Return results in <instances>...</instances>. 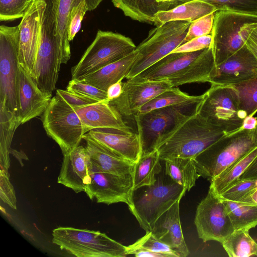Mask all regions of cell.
Returning <instances> with one entry per match:
<instances>
[{
	"label": "cell",
	"mask_w": 257,
	"mask_h": 257,
	"mask_svg": "<svg viewBox=\"0 0 257 257\" xmlns=\"http://www.w3.org/2000/svg\"><path fill=\"white\" fill-rule=\"evenodd\" d=\"M215 66L211 47L191 52L171 53L132 79L170 82L172 87L210 82Z\"/></svg>",
	"instance_id": "cell-1"
},
{
	"label": "cell",
	"mask_w": 257,
	"mask_h": 257,
	"mask_svg": "<svg viewBox=\"0 0 257 257\" xmlns=\"http://www.w3.org/2000/svg\"><path fill=\"white\" fill-rule=\"evenodd\" d=\"M226 134L198 111L163 135L154 149L161 161L175 158L194 159Z\"/></svg>",
	"instance_id": "cell-2"
},
{
	"label": "cell",
	"mask_w": 257,
	"mask_h": 257,
	"mask_svg": "<svg viewBox=\"0 0 257 257\" xmlns=\"http://www.w3.org/2000/svg\"><path fill=\"white\" fill-rule=\"evenodd\" d=\"M257 147V131L239 129L226 134L193 160L199 175L210 182Z\"/></svg>",
	"instance_id": "cell-3"
},
{
	"label": "cell",
	"mask_w": 257,
	"mask_h": 257,
	"mask_svg": "<svg viewBox=\"0 0 257 257\" xmlns=\"http://www.w3.org/2000/svg\"><path fill=\"white\" fill-rule=\"evenodd\" d=\"M142 191L134 192L133 204L128 207L140 226L151 231L157 220L184 196L187 189L175 182L164 170L157 175V180Z\"/></svg>",
	"instance_id": "cell-4"
},
{
	"label": "cell",
	"mask_w": 257,
	"mask_h": 257,
	"mask_svg": "<svg viewBox=\"0 0 257 257\" xmlns=\"http://www.w3.org/2000/svg\"><path fill=\"white\" fill-rule=\"evenodd\" d=\"M204 96L203 94L188 101L135 115L142 154L154 150L157 142L163 135L198 111Z\"/></svg>",
	"instance_id": "cell-5"
},
{
	"label": "cell",
	"mask_w": 257,
	"mask_h": 257,
	"mask_svg": "<svg viewBox=\"0 0 257 257\" xmlns=\"http://www.w3.org/2000/svg\"><path fill=\"white\" fill-rule=\"evenodd\" d=\"M191 23L175 21L156 26L136 50L138 55L125 78L136 76L184 43Z\"/></svg>",
	"instance_id": "cell-6"
},
{
	"label": "cell",
	"mask_w": 257,
	"mask_h": 257,
	"mask_svg": "<svg viewBox=\"0 0 257 257\" xmlns=\"http://www.w3.org/2000/svg\"><path fill=\"white\" fill-rule=\"evenodd\" d=\"M52 242L77 257H125L126 246L105 233L87 229L59 227L53 230Z\"/></svg>",
	"instance_id": "cell-7"
},
{
	"label": "cell",
	"mask_w": 257,
	"mask_h": 257,
	"mask_svg": "<svg viewBox=\"0 0 257 257\" xmlns=\"http://www.w3.org/2000/svg\"><path fill=\"white\" fill-rule=\"evenodd\" d=\"M43 127L47 135L59 145L63 155L79 145L88 130L71 105L56 95L42 115Z\"/></svg>",
	"instance_id": "cell-8"
},
{
	"label": "cell",
	"mask_w": 257,
	"mask_h": 257,
	"mask_svg": "<svg viewBox=\"0 0 257 257\" xmlns=\"http://www.w3.org/2000/svg\"><path fill=\"white\" fill-rule=\"evenodd\" d=\"M256 26L257 15L216 11L211 46L215 66L223 63L244 45L247 34Z\"/></svg>",
	"instance_id": "cell-9"
},
{
	"label": "cell",
	"mask_w": 257,
	"mask_h": 257,
	"mask_svg": "<svg viewBox=\"0 0 257 257\" xmlns=\"http://www.w3.org/2000/svg\"><path fill=\"white\" fill-rule=\"evenodd\" d=\"M137 46L120 34L98 30L78 63L72 67V79H79L131 54Z\"/></svg>",
	"instance_id": "cell-10"
},
{
	"label": "cell",
	"mask_w": 257,
	"mask_h": 257,
	"mask_svg": "<svg viewBox=\"0 0 257 257\" xmlns=\"http://www.w3.org/2000/svg\"><path fill=\"white\" fill-rule=\"evenodd\" d=\"M204 95L200 114L227 134L240 129L246 115L240 109L237 93L232 85L211 84Z\"/></svg>",
	"instance_id": "cell-11"
},
{
	"label": "cell",
	"mask_w": 257,
	"mask_h": 257,
	"mask_svg": "<svg viewBox=\"0 0 257 257\" xmlns=\"http://www.w3.org/2000/svg\"><path fill=\"white\" fill-rule=\"evenodd\" d=\"M194 224L199 238L204 242L221 243L235 230L223 200L210 187L197 207Z\"/></svg>",
	"instance_id": "cell-12"
},
{
	"label": "cell",
	"mask_w": 257,
	"mask_h": 257,
	"mask_svg": "<svg viewBox=\"0 0 257 257\" xmlns=\"http://www.w3.org/2000/svg\"><path fill=\"white\" fill-rule=\"evenodd\" d=\"M19 26H0V103L18 116L16 83L18 68Z\"/></svg>",
	"instance_id": "cell-13"
},
{
	"label": "cell",
	"mask_w": 257,
	"mask_h": 257,
	"mask_svg": "<svg viewBox=\"0 0 257 257\" xmlns=\"http://www.w3.org/2000/svg\"><path fill=\"white\" fill-rule=\"evenodd\" d=\"M84 192L91 200L107 205L118 202L133 204L134 175H117L105 172H90Z\"/></svg>",
	"instance_id": "cell-14"
},
{
	"label": "cell",
	"mask_w": 257,
	"mask_h": 257,
	"mask_svg": "<svg viewBox=\"0 0 257 257\" xmlns=\"http://www.w3.org/2000/svg\"><path fill=\"white\" fill-rule=\"evenodd\" d=\"M46 3L42 26L52 42L59 49L62 63L66 64L71 57L68 38V24L71 11L83 1L95 10L103 0H43Z\"/></svg>",
	"instance_id": "cell-15"
},
{
	"label": "cell",
	"mask_w": 257,
	"mask_h": 257,
	"mask_svg": "<svg viewBox=\"0 0 257 257\" xmlns=\"http://www.w3.org/2000/svg\"><path fill=\"white\" fill-rule=\"evenodd\" d=\"M46 3L34 0L19 24V64L33 78Z\"/></svg>",
	"instance_id": "cell-16"
},
{
	"label": "cell",
	"mask_w": 257,
	"mask_h": 257,
	"mask_svg": "<svg viewBox=\"0 0 257 257\" xmlns=\"http://www.w3.org/2000/svg\"><path fill=\"white\" fill-rule=\"evenodd\" d=\"M172 87L166 80L137 81L127 79L123 83L121 95L109 102L122 118L134 117L142 106Z\"/></svg>",
	"instance_id": "cell-17"
},
{
	"label": "cell",
	"mask_w": 257,
	"mask_h": 257,
	"mask_svg": "<svg viewBox=\"0 0 257 257\" xmlns=\"http://www.w3.org/2000/svg\"><path fill=\"white\" fill-rule=\"evenodd\" d=\"M16 97L18 117L22 124L42 115L52 98V95L41 90L34 78L19 64Z\"/></svg>",
	"instance_id": "cell-18"
},
{
	"label": "cell",
	"mask_w": 257,
	"mask_h": 257,
	"mask_svg": "<svg viewBox=\"0 0 257 257\" xmlns=\"http://www.w3.org/2000/svg\"><path fill=\"white\" fill-rule=\"evenodd\" d=\"M62 64V57L59 49L42 26L33 78L44 92L52 95Z\"/></svg>",
	"instance_id": "cell-19"
},
{
	"label": "cell",
	"mask_w": 257,
	"mask_h": 257,
	"mask_svg": "<svg viewBox=\"0 0 257 257\" xmlns=\"http://www.w3.org/2000/svg\"><path fill=\"white\" fill-rule=\"evenodd\" d=\"M257 75V59L245 44L223 63L215 66L211 84H233Z\"/></svg>",
	"instance_id": "cell-20"
},
{
	"label": "cell",
	"mask_w": 257,
	"mask_h": 257,
	"mask_svg": "<svg viewBox=\"0 0 257 257\" xmlns=\"http://www.w3.org/2000/svg\"><path fill=\"white\" fill-rule=\"evenodd\" d=\"M108 150L125 160L136 163L142 155V146L138 133H126L107 128H96L88 133Z\"/></svg>",
	"instance_id": "cell-21"
},
{
	"label": "cell",
	"mask_w": 257,
	"mask_h": 257,
	"mask_svg": "<svg viewBox=\"0 0 257 257\" xmlns=\"http://www.w3.org/2000/svg\"><path fill=\"white\" fill-rule=\"evenodd\" d=\"M82 139L90 158V172H105L117 175L134 173L136 163L121 158L103 147L88 133Z\"/></svg>",
	"instance_id": "cell-22"
},
{
	"label": "cell",
	"mask_w": 257,
	"mask_h": 257,
	"mask_svg": "<svg viewBox=\"0 0 257 257\" xmlns=\"http://www.w3.org/2000/svg\"><path fill=\"white\" fill-rule=\"evenodd\" d=\"M90 173V158L85 147L79 145L63 156L57 182L75 193L84 191Z\"/></svg>",
	"instance_id": "cell-23"
},
{
	"label": "cell",
	"mask_w": 257,
	"mask_h": 257,
	"mask_svg": "<svg viewBox=\"0 0 257 257\" xmlns=\"http://www.w3.org/2000/svg\"><path fill=\"white\" fill-rule=\"evenodd\" d=\"M76 112L88 132L96 128H107L132 133L134 131L126 124L121 115L108 100L76 107Z\"/></svg>",
	"instance_id": "cell-24"
},
{
	"label": "cell",
	"mask_w": 257,
	"mask_h": 257,
	"mask_svg": "<svg viewBox=\"0 0 257 257\" xmlns=\"http://www.w3.org/2000/svg\"><path fill=\"white\" fill-rule=\"evenodd\" d=\"M180 200H178L161 216L151 231L160 240L176 250L180 257H186L190 251L182 230L180 218Z\"/></svg>",
	"instance_id": "cell-25"
},
{
	"label": "cell",
	"mask_w": 257,
	"mask_h": 257,
	"mask_svg": "<svg viewBox=\"0 0 257 257\" xmlns=\"http://www.w3.org/2000/svg\"><path fill=\"white\" fill-rule=\"evenodd\" d=\"M137 55L138 51L136 49L126 57L77 80L83 81L106 91L110 85L121 81L126 77Z\"/></svg>",
	"instance_id": "cell-26"
},
{
	"label": "cell",
	"mask_w": 257,
	"mask_h": 257,
	"mask_svg": "<svg viewBox=\"0 0 257 257\" xmlns=\"http://www.w3.org/2000/svg\"><path fill=\"white\" fill-rule=\"evenodd\" d=\"M217 11L210 4L202 0H191L178 5L171 9L161 11L155 16L156 26L175 21L192 23L196 20Z\"/></svg>",
	"instance_id": "cell-27"
},
{
	"label": "cell",
	"mask_w": 257,
	"mask_h": 257,
	"mask_svg": "<svg viewBox=\"0 0 257 257\" xmlns=\"http://www.w3.org/2000/svg\"><path fill=\"white\" fill-rule=\"evenodd\" d=\"M114 7L133 20L154 24L159 12L175 7L171 3H159L156 0H111Z\"/></svg>",
	"instance_id": "cell-28"
},
{
	"label": "cell",
	"mask_w": 257,
	"mask_h": 257,
	"mask_svg": "<svg viewBox=\"0 0 257 257\" xmlns=\"http://www.w3.org/2000/svg\"><path fill=\"white\" fill-rule=\"evenodd\" d=\"M20 124L16 114L0 103V171L9 172L10 147L14 133Z\"/></svg>",
	"instance_id": "cell-29"
},
{
	"label": "cell",
	"mask_w": 257,
	"mask_h": 257,
	"mask_svg": "<svg viewBox=\"0 0 257 257\" xmlns=\"http://www.w3.org/2000/svg\"><path fill=\"white\" fill-rule=\"evenodd\" d=\"M159 153L156 149L142 154L136 163L134 173V189L153 185L157 175L162 171Z\"/></svg>",
	"instance_id": "cell-30"
},
{
	"label": "cell",
	"mask_w": 257,
	"mask_h": 257,
	"mask_svg": "<svg viewBox=\"0 0 257 257\" xmlns=\"http://www.w3.org/2000/svg\"><path fill=\"white\" fill-rule=\"evenodd\" d=\"M164 162L165 174L188 191L200 176L192 159L175 158L167 159Z\"/></svg>",
	"instance_id": "cell-31"
},
{
	"label": "cell",
	"mask_w": 257,
	"mask_h": 257,
	"mask_svg": "<svg viewBox=\"0 0 257 257\" xmlns=\"http://www.w3.org/2000/svg\"><path fill=\"white\" fill-rule=\"evenodd\" d=\"M257 157V147L210 181V188L217 195L235 183Z\"/></svg>",
	"instance_id": "cell-32"
},
{
	"label": "cell",
	"mask_w": 257,
	"mask_h": 257,
	"mask_svg": "<svg viewBox=\"0 0 257 257\" xmlns=\"http://www.w3.org/2000/svg\"><path fill=\"white\" fill-rule=\"evenodd\" d=\"M249 230L235 229L222 243L230 257L257 255V242L248 233Z\"/></svg>",
	"instance_id": "cell-33"
},
{
	"label": "cell",
	"mask_w": 257,
	"mask_h": 257,
	"mask_svg": "<svg viewBox=\"0 0 257 257\" xmlns=\"http://www.w3.org/2000/svg\"><path fill=\"white\" fill-rule=\"evenodd\" d=\"M223 200L235 229L249 230L257 225V204Z\"/></svg>",
	"instance_id": "cell-34"
},
{
	"label": "cell",
	"mask_w": 257,
	"mask_h": 257,
	"mask_svg": "<svg viewBox=\"0 0 257 257\" xmlns=\"http://www.w3.org/2000/svg\"><path fill=\"white\" fill-rule=\"evenodd\" d=\"M237 93L240 109L247 116L257 112V75L240 83L231 84Z\"/></svg>",
	"instance_id": "cell-35"
},
{
	"label": "cell",
	"mask_w": 257,
	"mask_h": 257,
	"mask_svg": "<svg viewBox=\"0 0 257 257\" xmlns=\"http://www.w3.org/2000/svg\"><path fill=\"white\" fill-rule=\"evenodd\" d=\"M197 96L189 95L178 88L172 87L157 95L144 104L139 109L136 114L188 101L196 98Z\"/></svg>",
	"instance_id": "cell-36"
},
{
	"label": "cell",
	"mask_w": 257,
	"mask_h": 257,
	"mask_svg": "<svg viewBox=\"0 0 257 257\" xmlns=\"http://www.w3.org/2000/svg\"><path fill=\"white\" fill-rule=\"evenodd\" d=\"M223 11L257 15V0H202Z\"/></svg>",
	"instance_id": "cell-37"
},
{
	"label": "cell",
	"mask_w": 257,
	"mask_h": 257,
	"mask_svg": "<svg viewBox=\"0 0 257 257\" xmlns=\"http://www.w3.org/2000/svg\"><path fill=\"white\" fill-rule=\"evenodd\" d=\"M34 0H0V21L23 18Z\"/></svg>",
	"instance_id": "cell-38"
},
{
	"label": "cell",
	"mask_w": 257,
	"mask_h": 257,
	"mask_svg": "<svg viewBox=\"0 0 257 257\" xmlns=\"http://www.w3.org/2000/svg\"><path fill=\"white\" fill-rule=\"evenodd\" d=\"M256 188L257 178L240 179L223 192L219 196L224 200L242 202Z\"/></svg>",
	"instance_id": "cell-39"
},
{
	"label": "cell",
	"mask_w": 257,
	"mask_h": 257,
	"mask_svg": "<svg viewBox=\"0 0 257 257\" xmlns=\"http://www.w3.org/2000/svg\"><path fill=\"white\" fill-rule=\"evenodd\" d=\"M150 251L163 253L167 257H180L179 254L168 244L157 238L152 231L146 232L144 236L132 244Z\"/></svg>",
	"instance_id": "cell-40"
},
{
	"label": "cell",
	"mask_w": 257,
	"mask_h": 257,
	"mask_svg": "<svg viewBox=\"0 0 257 257\" xmlns=\"http://www.w3.org/2000/svg\"><path fill=\"white\" fill-rule=\"evenodd\" d=\"M66 90L99 101L108 100L106 91L82 80L71 79L66 87Z\"/></svg>",
	"instance_id": "cell-41"
},
{
	"label": "cell",
	"mask_w": 257,
	"mask_h": 257,
	"mask_svg": "<svg viewBox=\"0 0 257 257\" xmlns=\"http://www.w3.org/2000/svg\"><path fill=\"white\" fill-rule=\"evenodd\" d=\"M92 6L86 1H83L74 7L70 13L68 24V38L72 41L81 29V22L87 11L94 10Z\"/></svg>",
	"instance_id": "cell-42"
},
{
	"label": "cell",
	"mask_w": 257,
	"mask_h": 257,
	"mask_svg": "<svg viewBox=\"0 0 257 257\" xmlns=\"http://www.w3.org/2000/svg\"><path fill=\"white\" fill-rule=\"evenodd\" d=\"M215 13L207 15L191 23L184 43L194 38L211 34Z\"/></svg>",
	"instance_id": "cell-43"
},
{
	"label": "cell",
	"mask_w": 257,
	"mask_h": 257,
	"mask_svg": "<svg viewBox=\"0 0 257 257\" xmlns=\"http://www.w3.org/2000/svg\"><path fill=\"white\" fill-rule=\"evenodd\" d=\"M0 197L11 208L17 209V199L13 186L10 181L9 172L0 171Z\"/></svg>",
	"instance_id": "cell-44"
},
{
	"label": "cell",
	"mask_w": 257,
	"mask_h": 257,
	"mask_svg": "<svg viewBox=\"0 0 257 257\" xmlns=\"http://www.w3.org/2000/svg\"><path fill=\"white\" fill-rule=\"evenodd\" d=\"M211 43L212 36L210 34L194 38L180 45L172 53L191 52L199 51L211 47Z\"/></svg>",
	"instance_id": "cell-45"
},
{
	"label": "cell",
	"mask_w": 257,
	"mask_h": 257,
	"mask_svg": "<svg viewBox=\"0 0 257 257\" xmlns=\"http://www.w3.org/2000/svg\"><path fill=\"white\" fill-rule=\"evenodd\" d=\"M56 95L60 97L69 104L76 107L84 106L99 102L97 100L70 92L67 90L57 89Z\"/></svg>",
	"instance_id": "cell-46"
},
{
	"label": "cell",
	"mask_w": 257,
	"mask_h": 257,
	"mask_svg": "<svg viewBox=\"0 0 257 257\" xmlns=\"http://www.w3.org/2000/svg\"><path fill=\"white\" fill-rule=\"evenodd\" d=\"M126 253L127 255L133 254L137 257H167L163 253L135 247L132 244L126 246Z\"/></svg>",
	"instance_id": "cell-47"
},
{
	"label": "cell",
	"mask_w": 257,
	"mask_h": 257,
	"mask_svg": "<svg viewBox=\"0 0 257 257\" xmlns=\"http://www.w3.org/2000/svg\"><path fill=\"white\" fill-rule=\"evenodd\" d=\"M245 44L257 59V26L247 34Z\"/></svg>",
	"instance_id": "cell-48"
},
{
	"label": "cell",
	"mask_w": 257,
	"mask_h": 257,
	"mask_svg": "<svg viewBox=\"0 0 257 257\" xmlns=\"http://www.w3.org/2000/svg\"><path fill=\"white\" fill-rule=\"evenodd\" d=\"M122 84L121 81L115 83L110 85L107 89L106 92L107 100L109 101L118 97L122 91Z\"/></svg>",
	"instance_id": "cell-49"
},
{
	"label": "cell",
	"mask_w": 257,
	"mask_h": 257,
	"mask_svg": "<svg viewBox=\"0 0 257 257\" xmlns=\"http://www.w3.org/2000/svg\"><path fill=\"white\" fill-rule=\"evenodd\" d=\"M257 178V157L240 177L239 180Z\"/></svg>",
	"instance_id": "cell-50"
},
{
	"label": "cell",
	"mask_w": 257,
	"mask_h": 257,
	"mask_svg": "<svg viewBox=\"0 0 257 257\" xmlns=\"http://www.w3.org/2000/svg\"><path fill=\"white\" fill-rule=\"evenodd\" d=\"M257 119L253 116L246 117L243 122L241 129L252 130L256 127Z\"/></svg>",
	"instance_id": "cell-51"
},
{
	"label": "cell",
	"mask_w": 257,
	"mask_h": 257,
	"mask_svg": "<svg viewBox=\"0 0 257 257\" xmlns=\"http://www.w3.org/2000/svg\"><path fill=\"white\" fill-rule=\"evenodd\" d=\"M159 3H171L175 6L191 0H156Z\"/></svg>",
	"instance_id": "cell-52"
},
{
	"label": "cell",
	"mask_w": 257,
	"mask_h": 257,
	"mask_svg": "<svg viewBox=\"0 0 257 257\" xmlns=\"http://www.w3.org/2000/svg\"><path fill=\"white\" fill-rule=\"evenodd\" d=\"M255 128H256V131H257V124H256V127H255Z\"/></svg>",
	"instance_id": "cell-53"
}]
</instances>
